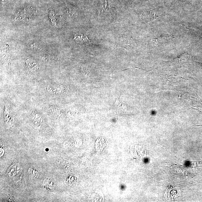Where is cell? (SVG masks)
<instances>
[{
    "instance_id": "8992f818",
    "label": "cell",
    "mask_w": 202,
    "mask_h": 202,
    "mask_svg": "<svg viewBox=\"0 0 202 202\" xmlns=\"http://www.w3.org/2000/svg\"><path fill=\"white\" fill-rule=\"evenodd\" d=\"M122 43L124 45L135 47L136 46V43L134 40L131 38H124L122 40Z\"/></svg>"
},
{
    "instance_id": "6da1fadb",
    "label": "cell",
    "mask_w": 202,
    "mask_h": 202,
    "mask_svg": "<svg viewBox=\"0 0 202 202\" xmlns=\"http://www.w3.org/2000/svg\"><path fill=\"white\" fill-rule=\"evenodd\" d=\"M105 2L101 3L98 8L99 15L103 16L105 13H110L113 5V0H104Z\"/></svg>"
},
{
    "instance_id": "8fae6325",
    "label": "cell",
    "mask_w": 202,
    "mask_h": 202,
    "mask_svg": "<svg viewBox=\"0 0 202 202\" xmlns=\"http://www.w3.org/2000/svg\"><path fill=\"white\" fill-rule=\"evenodd\" d=\"M178 1H181V0H178Z\"/></svg>"
},
{
    "instance_id": "7c38bea8",
    "label": "cell",
    "mask_w": 202,
    "mask_h": 202,
    "mask_svg": "<svg viewBox=\"0 0 202 202\" xmlns=\"http://www.w3.org/2000/svg\"></svg>"
},
{
    "instance_id": "30bf717a",
    "label": "cell",
    "mask_w": 202,
    "mask_h": 202,
    "mask_svg": "<svg viewBox=\"0 0 202 202\" xmlns=\"http://www.w3.org/2000/svg\"><path fill=\"white\" fill-rule=\"evenodd\" d=\"M129 1H131H131H132V0H129Z\"/></svg>"
},
{
    "instance_id": "3957f363",
    "label": "cell",
    "mask_w": 202,
    "mask_h": 202,
    "mask_svg": "<svg viewBox=\"0 0 202 202\" xmlns=\"http://www.w3.org/2000/svg\"><path fill=\"white\" fill-rule=\"evenodd\" d=\"M157 10L156 9H151L145 12L144 14H142V18L146 21H152L155 20L157 16Z\"/></svg>"
},
{
    "instance_id": "52a82bcc",
    "label": "cell",
    "mask_w": 202,
    "mask_h": 202,
    "mask_svg": "<svg viewBox=\"0 0 202 202\" xmlns=\"http://www.w3.org/2000/svg\"><path fill=\"white\" fill-rule=\"evenodd\" d=\"M188 56V55L186 54H184L179 57V58L175 60V62L176 64H179L182 65V66L185 65H186V61L187 59H188L187 57Z\"/></svg>"
},
{
    "instance_id": "5b68a950",
    "label": "cell",
    "mask_w": 202,
    "mask_h": 202,
    "mask_svg": "<svg viewBox=\"0 0 202 202\" xmlns=\"http://www.w3.org/2000/svg\"><path fill=\"white\" fill-rule=\"evenodd\" d=\"M43 186L46 190L51 191L54 187V182L51 180L46 179L43 181Z\"/></svg>"
},
{
    "instance_id": "9c48e42d",
    "label": "cell",
    "mask_w": 202,
    "mask_h": 202,
    "mask_svg": "<svg viewBox=\"0 0 202 202\" xmlns=\"http://www.w3.org/2000/svg\"><path fill=\"white\" fill-rule=\"evenodd\" d=\"M66 11L68 14L71 16H74L75 14V12L72 9V8L69 6L66 7Z\"/></svg>"
},
{
    "instance_id": "277c9868",
    "label": "cell",
    "mask_w": 202,
    "mask_h": 202,
    "mask_svg": "<svg viewBox=\"0 0 202 202\" xmlns=\"http://www.w3.org/2000/svg\"><path fill=\"white\" fill-rule=\"evenodd\" d=\"M21 169L19 166L13 165L10 167L8 172V175L10 177H13V176H17L19 173H20Z\"/></svg>"
},
{
    "instance_id": "7a4b0ae2",
    "label": "cell",
    "mask_w": 202,
    "mask_h": 202,
    "mask_svg": "<svg viewBox=\"0 0 202 202\" xmlns=\"http://www.w3.org/2000/svg\"><path fill=\"white\" fill-rule=\"evenodd\" d=\"M171 39V37L167 36L162 35L158 38H154L152 39V43L154 46L159 47L164 45L169 42Z\"/></svg>"
},
{
    "instance_id": "ba28073f",
    "label": "cell",
    "mask_w": 202,
    "mask_h": 202,
    "mask_svg": "<svg viewBox=\"0 0 202 202\" xmlns=\"http://www.w3.org/2000/svg\"><path fill=\"white\" fill-rule=\"evenodd\" d=\"M28 173L32 178H35L38 176V172L36 170L30 168L29 169Z\"/></svg>"
}]
</instances>
